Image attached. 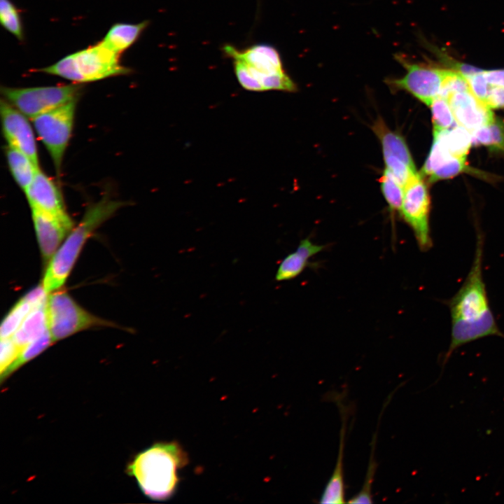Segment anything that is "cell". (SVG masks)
<instances>
[{
	"label": "cell",
	"mask_w": 504,
	"mask_h": 504,
	"mask_svg": "<svg viewBox=\"0 0 504 504\" xmlns=\"http://www.w3.org/2000/svg\"><path fill=\"white\" fill-rule=\"evenodd\" d=\"M377 436L372 438L371 442V453L369 459V464L364 479L361 489L357 494L353 496L348 503H372V485L377 470V462L375 459V445Z\"/></svg>",
	"instance_id": "cell-28"
},
{
	"label": "cell",
	"mask_w": 504,
	"mask_h": 504,
	"mask_svg": "<svg viewBox=\"0 0 504 504\" xmlns=\"http://www.w3.org/2000/svg\"><path fill=\"white\" fill-rule=\"evenodd\" d=\"M472 134V144L489 148L493 151L504 152V122L494 118Z\"/></svg>",
	"instance_id": "cell-23"
},
{
	"label": "cell",
	"mask_w": 504,
	"mask_h": 504,
	"mask_svg": "<svg viewBox=\"0 0 504 504\" xmlns=\"http://www.w3.org/2000/svg\"><path fill=\"white\" fill-rule=\"evenodd\" d=\"M433 132L449 130L454 126L455 118L448 100L438 96L430 105Z\"/></svg>",
	"instance_id": "cell-26"
},
{
	"label": "cell",
	"mask_w": 504,
	"mask_h": 504,
	"mask_svg": "<svg viewBox=\"0 0 504 504\" xmlns=\"http://www.w3.org/2000/svg\"><path fill=\"white\" fill-rule=\"evenodd\" d=\"M380 186L391 212L394 214L398 211L400 214L404 186L386 169H384L380 178Z\"/></svg>",
	"instance_id": "cell-25"
},
{
	"label": "cell",
	"mask_w": 504,
	"mask_h": 504,
	"mask_svg": "<svg viewBox=\"0 0 504 504\" xmlns=\"http://www.w3.org/2000/svg\"><path fill=\"white\" fill-rule=\"evenodd\" d=\"M48 330L55 342L95 326H113L81 307L66 291L58 289L48 294Z\"/></svg>",
	"instance_id": "cell-5"
},
{
	"label": "cell",
	"mask_w": 504,
	"mask_h": 504,
	"mask_svg": "<svg viewBox=\"0 0 504 504\" xmlns=\"http://www.w3.org/2000/svg\"><path fill=\"white\" fill-rule=\"evenodd\" d=\"M449 151L455 157L465 159L472 144V134L464 127L457 125L449 130L435 132Z\"/></svg>",
	"instance_id": "cell-22"
},
{
	"label": "cell",
	"mask_w": 504,
	"mask_h": 504,
	"mask_svg": "<svg viewBox=\"0 0 504 504\" xmlns=\"http://www.w3.org/2000/svg\"><path fill=\"white\" fill-rule=\"evenodd\" d=\"M78 99L31 119L36 134L51 157L57 175L60 174L64 153L71 136Z\"/></svg>",
	"instance_id": "cell-7"
},
{
	"label": "cell",
	"mask_w": 504,
	"mask_h": 504,
	"mask_svg": "<svg viewBox=\"0 0 504 504\" xmlns=\"http://www.w3.org/2000/svg\"><path fill=\"white\" fill-rule=\"evenodd\" d=\"M484 104L491 109L504 108V87L491 85Z\"/></svg>",
	"instance_id": "cell-31"
},
{
	"label": "cell",
	"mask_w": 504,
	"mask_h": 504,
	"mask_svg": "<svg viewBox=\"0 0 504 504\" xmlns=\"http://www.w3.org/2000/svg\"><path fill=\"white\" fill-rule=\"evenodd\" d=\"M48 330L46 301L29 312L11 338L20 348L22 349Z\"/></svg>",
	"instance_id": "cell-19"
},
{
	"label": "cell",
	"mask_w": 504,
	"mask_h": 504,
	"mask_svg": "<svg viewBox=\"0 0 504 504\" xmlns=\"http://www.w3.org/2000/svg\"><path fill=\"white\" fill-rule=\"evenodd\" d=\"M483 70L465 76L469 88L472 93L484 104L489 92L490 85L483 74Z\"/></svg>",
	"instance_id": "cell-30"
},
{
	"label": "cell",
	"mask_w": 504,
	"mask_h": 504,
	"mask_svg": "<svg viewBox=\"0 0 504 504\" xmlns=\"http://www.w3.org/2000/svg\"><path fill=\"white\" fill-rule=\"evenodd\" d=\"M148 24L146 20L137 24L115 23L101 42L111 50L120 55L136 41Z\"/></svg>",
	"instance_id": "cell-20"
},
{
	"label": "cell",
	"mask_w": 504,
	"mask_h": 504,
	"mask_svg": "<svg viewBox=\"0 0 504 504\" xmlns=\"http://www.w3.org/2000/svg\"><path fill=\"white\" fill-rule=\"evenodd\" d=\"M31 216L41 255L48 262L74 227V221L70 216L60 217L36 209H31Z\"/></svg>",
	"instance_id": "cell-13"
},
{
	"label": "cell",
	"mask_w": 504,
	"mask_h": 504,
	"mask_svg": "<svg viewBox=\"0 0 504 504\" xmlns=\"http://www.w3.org/2000/svg\"><path fill=\"white\" fill-rule=\"evenodd\" d=\"M188 462L187 454L175 441L158 442L139 452L128 465L141 491L149 498L164 500L175 493L178 470Z\"/></svg>",
	"instance_id": "cell-2"
},
{
	"label": "cell",
	"mask_w": 504,
	"mask_h": 504,
	"mask_svg": "<svg viewBox=\"0 0 504 504\" xmlns=\"http://www.w3.org/2000/svg\"><path fill=\"white\" fill-rule=\"evenodd\" d=\"M430 198L426 182L418 172L404 187L400 215L412 229L416 244L422 252L433 246L430 228Z\"/></svg>",
	"instance_id": "cell-8"
},
{
	"label": "cell",
	"mask_w": 504,
	"mask_h": 504,
	"mask_svg": "<svg viewBox=\"0 0 504 504\" xmlns=\"http://www.w3.org/2000/svg\"><path fill=\"white\" fill-rule=\"evenodd\" d=\"M337 403L342 418L339 449L335 468L321 496L320 503L323 504H340L345 503L343 459L346 434V420L347 416L346 415V413H345L344 406L341 402L338 401Z\"/></svg>",
	"instance_id": "cell-18"
},
{
	"label": "cell",
	"mask_w": 504,
	"mask_h": 504,
	"mask_svg": "<svg viewBox=\"0 0 504 504\" xmlns=\"http://www.w3.org/2000/svg\"><path fill=\"white\" fill-rule=\"evenodd\" d=\"M225 52L233 58L244 62L253 78L255 91H265L270 77L284 71L279 54L271 46L259 44L239 51L234 47L224 46Z\"/></svg>",
	"instance_id": "cell-11"
},
{
	"label": "cell",
	"mask_w": 504,
	"mask_h": 504,
	"mask_svg": "<svg viewBox=\"0 0 504 504\" xmlns=\"http://www.w3.org/2000/svg\"><path fill=\"white\" fill-rule=\"evenodd\" d=\"M124 204L106 195L87 209L81 220L69 233L48 262L41 283L48 294L62 288L86 241Z\"/></svg>",
	"instance_id": "cell-3"
},
{
	"label": "cell",
	"mask_w": 504,
	"mask_h": 504,
	"mask_svg": "<svg viewBox=\"0 0 504 504\" xmlns=\"http://www.w3.org/2000/svg\"><path fill=\"white\" fill-rule=\"evenodd\" d=\"M407 69L405 75L391 80L389 84L396 89L407 91L418 100L429 106L439 96L448 71L445 67L402 61Z\"/></svg>",
	"instance_id": "cell-9"
},
{
	"label": "cell",
	"mask_w": 504,
	"mask_h": 504,
	"mask_svg": "<svg viewBox=\"0 0 504 504\" xmlns=\"http://www.w3.org/2000/svg\"><path fill=\"white\" fill-rule=\"evenodd\" d=\"M53 342L49 330H48L40 337L24 346L15 360L1 375V381L3 382L22 365L41 354Z\"/></svg>",
	"instance_id": "cell-24"
},
{
	"label": "cell",
	"mask_w": 504,
	"mask_h": 504,
	"mask_svg": "<svg viewBox=\"0 0 504 504\" xmlns=\"http://www.w3.org/2000/svg\"><path fill=\"white\" fill-rule=\"evenodd\" d=\"M82 85L78 83L31 88L1 87L6 100L31 120L78 99Z\"/></svg>",
	"instance_id": "cell-6"
},
{
	"label": "cell",
	"mask_w": 504,
	"mask_h": 504,
	"mask_svg": "<svg viewBox=\"0 0 504 504\" xmlns=\"http://www.w3.org/2000/svg\"><path fill=\"white\" fill-rule=\"evenodd\" d=\"M0 21L3 27L19 41L24 40V31L17 7L10 0H0Z\"/></svg>",
	"instance_id": "cell-27"
},
{
	"label": "cell",
	"mask_w": 504,
	"mask_h": 504,
	"mask_svg": "<svg viewBox=\"0 0 504 504\" xmlns=\"http://www.w3.org/2000/svg\"><path fill=\"white\" fill-rule=\"evenodd\" d=\"M484 239L478 233L470 270L458 290L447 304L451 316V339L441 358L442 372L461 346L489 336L504 337L491 309L483 275Z\"/></svg>",
	"instance_id": "cell-1"
},
{
	"label": "cell",
	"mask_w": 504,
	"mask_h": 504,
	"mask_svg": "<svg viewBox=\"0 0 504 504\" xmlns=\"http://www.w3.org/2000/svg\"><path fill=\"white\" fill-rule=\"evenodd\" d=\"M6 155L10 173L19 187L24 192L31 183L40 167L22 151L8 145Z\"/></svg>",
	"instance_id": "cell-21"
},
{
	"label": "cell",
	"mask_w": 504,
	"mask_h": 504,
	"mask_svg": "<svg viewBox=\"0 0 504 504\" xmlns=\"http://www.w3.org/2000/svg\"><path fill=\"white\" fill-rule=\"evenodd\" d=\"M0 346V375H2L18 358L22 349L11 337L1 339Z\"/></svg>",
	"instance_id": "cell-29"
},
{
	"label": "cell",
	"mask_w": 504,
	"mask_h": 504,
	"mask_svg": "<svg viewBox=\"0 0 504 504\" xmlns=\"http://www.w3.org/2000/svg\"><path fill=\"white\" fill-rule=\"evenodd\" d=\"M483 74L490 85L504 87V69L483 70Z\"/></svg>",
	"instance_id": "cell-32"
},
{
	"label": "cell",
	"mask_w": 504,
	"mask_h": 504,
	"mask_svg": "<svg viewBox=\"0 0 504 504\" xmlns=\"http://www.w3.org/2000/svg\"><path fill=\"white\" fill-rule=\"evenodd\" d=\"M31 209H36L60 217L69 216L60 190L41 169L24 192Z\"/></svg>",
	"instance_id": "cell-15"
},
{
	"label": "cell",
	"mask_w": 504,
	"mask_h": 504,
	"mask_svg": "<svg viewBox=\"0 0 504 504\" xmlns=\"http://www.w3.org/2000/svg\"><path fill=\"white\" fill-rule=\"evenodd\" d=\"M447 99L457 125L471 133L495 118L491 108L479 100L470 89L455 92Z\"/></svg>",
	"instance_id": "cell-14"
},
{
	"label": "cell",
	"mask_w": 504,
	"mask_h": 504,
	"mask_svg": "<svg viewBox=\"0 0 504 504\" xmlns=\"http://www.w3.org/2000/svg\"><path fill=\"white\" fill-rule=\"evenodd\" d=\"M42 284L35 287L21 298L4 318L1 328V339L11 337L29 312L48 300Z\"/></svg>",
	"instance_id": "cell-16"
},
{
	"label": "cell",
	"mask_w": 504,
	"mask_h": 504,
	"mask_svg": "<svg viewBox=\"0 0 504 504\" xmlns=\"http://www.w3.org/2000/svg\"><path fill=\"white\" fill-rule=\"evenodd\" d=\"M325 246L314 243L309 237L301 240L296 250L281 260L276 272L275 280L288 281L299 276L308 266L311 258L322 251Z\"/></svg>",
	"instance_id": "cell-17"
},
{
	"label": "cell",
	"mask_w": 504,
	"mask_h": 504,
	"mask_svg": "<svg viewBox=\"0 0 504 504\" xmlns=\"http://www.w3.org/2000/svg\"><path fill=\"white\" fill-rule=\"evenodd\" d=\"M372 130L382 145L385 169L405 187L417 172L404 138L380 118L374 122Z\"/></svg>",
	"instance_id": "cell-10"
},
{
	"label": "cell",
	"mask_w": 504,
	"mask_h": 504,
	"mask_svg": "<svg viewBox=\"0 0 504 504\" xmlns=\"http://www.w3.org/2000/svg\"><path fill=\"white\" fill-rule=\"evenodd\" d=\"M0 111L2 130L8 145L25 153L39 167L34 133L27 117L3 99Z\"/></svg>",
	"instance_id": "cell-12"
},
{
	"label": "cell",
	"mask_w": 504,
	"mask_h": 504,
	"mask_svg": "<svg viewBox=\"0 0 504 504\" xmlns=\"http://www.w3.org/2000/svg\"><path fill=\"white\" fill-rule=\"evenodd\" d=\"M119 57L120 55L100 42L68 55L38 71L62 77L74 83L93 82L129 74L130 69L120 64Z\"/></svg>",
	"instance_id": "cell-4"
}]
</instances>
